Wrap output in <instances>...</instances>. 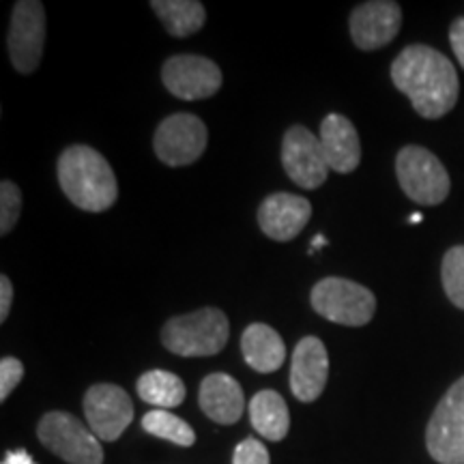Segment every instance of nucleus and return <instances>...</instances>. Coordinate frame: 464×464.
<instances>
[{
	"label": "nucleus",
	"instance_id": "obj_1",
	"mask_svg": "<svg viewBox=\"0 0 464 464\" xmlns=\"http://www.w3.org/2000/svg\"><path fill=\"white\" fill-rule=\"evenodd\" d=\"M392 80L423 119H440L451 112L460 92L456 67L450 58L423 44L400 52L392 65Z\"/></svg>",
	"mask_w": 464,
	"mask_h": 464
},
{
	"label": "nucleus",
	"instance_id": "obj_2",
	"mask_svg": "<svg viewBox=\"0 0 464 464\" xmlns=\"http://www.w3.org/2000/svg\"><path fill=\"white\" fill-rule=\"evenodd\" d=\"M58 183L75 207L102 213L119 198V183L102 153L86 144H73L58 158Z\"/></svg>",
	"mask_w": 464,
	"mask_h": 464
},
{
	"label": "nucleus",
	"instance_id": "obj_3",
	"mask_svg": "<svg viewBox=\"0 0 464 464\" xmlns=\"http://www.w3.org/2000/svg\"><path fill=\"white\" fill-rule=\"evenodd\" d=\"M230 335L228 318L218 307H202L191 314L174 316L161 329V344L174 355L211 357L226 346Z\"/></svg>",
	"mask_w": 464,
	"mask_h": 464
},
{
	"label": "nucleus",
	"instance_id": "obj_4",
	"mask_svg": "<svg viewBox=\"0 0 464 464\" xmlns=\"http://www.w3.org/2000/svg\"><path fill=\"white\" fill-rule=\"evenodd\" d=\"M312 307L327 321L363 327L372 321L376 297L372 290L344 277H324L312 288Z\"/></svg>",
	"mask_w": 464,
	"mask_h": 464
},
{
	"label": "nucleus",
	"instance_id": "obj_5",
	"mask_svg": "<svg viewBox=\"0 0 464 464\" xmlns=\"http://www.w3.org/2000/svg\"><path fill=\"white\" fill-rule=\"evenodd\" d=\"M400 188L423 207L440 205L450 196V174L437 155L423 147H404L396 158Z\"/></svg>",
	"mask_w": 464,
	"mask_h": 464
},
{
	"label": "nucleus",
	"instance_id": "obj_6",
	"mask_svg": "<svg viewBox=\"0 0 464 464\" xmlns=\"http://www.w3.org/2000/svg\"><path fill=\"white\" fill-rule=\"evenodd\" d=\"M37 434L44 448L67 464H103L100 439L78 417L52 411L42 417Z\"/></svg>",
	"mask_w": 464,
	"mask_h": 464
},
{
	"label": "nucleus",
	"instance_id": "obj_7",
	"mask_svg": "<svg viewBox=\"0 0 464 464\" xmlns=\"http://www.w3.org/2000/svg\"><path fill=\"white\" fill-rule=\"evenodd\" d=\"M426 445L439 464H464V376L450 387L434 409Z\"/></svg>",
	"mask_w": 464,
	"mask_h": 464
},
{
	"label": "nucleus",
	"instance_id": "obj_8",
	"mask_svg": "<svg viewBox=\"0 0 464 464\" xmlns=\"http://www.w3.org/2000/svg\"><path fill=\"white\" fill-rule=\"evenodd\" d=\"M207 125L194 114H172L161 121L153 138V149L166 166L194 164L207 149Z\"/></svg>",
	"mask_w": 464,
	"mask_h": 464
},
{
	"label": "nucleus",
	"instance_id": "obj_9",
	"mask_svg": "<svg viewBox=\"0 0 464 464\" xmlns=\"http://www.w3.org/2000/svg\"><path fill=\"white\" fill-rule=\"evenodd\" d=\"M45 9L37 0L15 3L7 34L11 65L20 73H33L44 54Z\"/></svg>",
	"mask_w": 464,
	"mask_h": 464
},
{
	"label": "nucleus",
	"instance_id": "obj_10",
	"mask_svg": "<svg viewBox=\"0 0 464 464\" xmlns=\"http://www.w3.org/2000/svg\"><path fill=\"white\" fill-rule=\"evenodd\" d=\"M164 86L183 102L208 100L222 89V69L211 58L196 54H179L168 58L161 69Z\"/></svg>",
	"mask_w": 464,
	"mask_h": 464
},
{
	"label": "nucleus",
	"instance_id": "obj_11",
	"mask_svg": "<svg viewBox=\"0 0 464 464\" xmlns=\"http://www.w3.org/2000/svg\"><path fill=\"white\" fill-rule=\"evenodd\" d=\"M282 164L290 181L304 189H318L327 181L329 166L324 161L321 140L304 125L290 127L284 133Z\"/></svg>",
	"mask_w": 464,
	"mask_h": 464
},
{
	"label": "nucleus",
	"instance_id": "obj_12",
	"mask_svg": "<svg viewBox=\"0 0 464 464\" xmlns=\"http://www.w3.org/2000/svg\"><path fill=\"white\" fill-rule=\"evenodd\" d=\"M84 415L89 428L100 440H119L133 421V404L123 387L100 382L84 396Z\"/></svg>",
	"mask_w": 464,
	"mask_h": 464
},
{
	"label": "nucleus",
	"instance_id": "obj_13",
	"mask_svg": "<svg viewBox=\"0 0 464 464\" xmlns=\"http://www.w3.org/2000/svg\"><path fill=\"white\" fill-rule=\"evenodd\" d=\"M402 9L393 0H370L351 14V37L359 50H379L396 39Z\"/></svg>",
	"mask_w": 464,
	"mask_h": 464
},
{
	"label": "nucleus",
	"instance_id": "obj_14",
	"mask_svg": "<svg viewBox=\"0 0 464 464\" xmlns=\"http://www.w3.org/2000/svg\"><path fill=\"white\" fill-rule=\"evenodd\" d=\"M327 379V348L314 335H307L295 346L293 363H290V390L301 402H314L324 392Z\"/></svg>",
	"mask_w": 464,
	"mask_h": 464
},
{
	"label": "nucleus",
	"instance_id": "obj_15",
	"mask_svg": "<svg viewBox=\"0 0 464 464\" xmlns=\"http://www.w3.org/2000/svg\"><path fill=\"white\" fill-rule=\"evenodd\" d=\"M312 218V205L295 194H271L258 208L260 230L274 241H290L305 228Z\"/></svg>",
	"mask_w": 464,
	"mask_h": 464
},
{
	"label": "nucleus",
	"instance_id": "obj_16",
	"mask_svg": "<svg viewBox=\"0 0 464 464\" xmlns=\"http://www.w3.org/2000/svg\"><path fill=\"white\" fill-rule=\"evenodd\" d=\"M318 140H321V149L329 170L340 174L357 170L359 161H362V142H359L355 125L346 116L335 112L324 116Z\"/></svg>",
	"mask_w": 464,
	"mask_h": 464
},
{
	"label": "nucleus",
	"instance_id": "obj_17",
	"mask_svg": "<svg viewBox=\"0 0 464 464\" xmlns=\"http://www.w3.org/2000/svg\"><path fill=\"white\" fill-rule=\"evenodd\" d=\"M200 409L208 420L230 426L241 420L246 411V396L241 385L232 376L216 372L208 374L200 385Z\"/></svg>",
	"mask_w": 464,
	"mask_h": 464
},
{
	"label": "nucleus",
	"instance_id": "obj_18",
	"mask_svg": "<svg viewBox=\"0 0 464 464\" xmlns=\"http://www.w3.org/2000/svg\"><path fill=\"white\" fill-rule=\"evenodd\" d=\"M243 359L260 374H271L282 368L286 359V346L280 334L265 323H254L243 332L241 338Z\"/></svg>",
	"mask_w": 464,
	"mask_h": 464
},
{
	"label": "nucleus",
	"instance_id": "obj_19",
	"mask_svg": "<svg viewBox=\"0 0 464 464\" xmlns=\"http://www.w3.org/2000/svg\"><path fill=\"white\" fill-rule=\"evenodd\" d=\"M249 420L254 430L266 440H282L290 430V413L284 398L274 390H263L249 400Z\"/></svg>",
	"mask_w": 464,
	"mask_h": 464
},
{
	"label": "nucleus",
	"instance_id": "obj_20",
	"mask_svg": "<svg viewBox=\"0 0 464 464\" xmlns=\"http://www.w3.org/2000/svg\"><path fill=\"white\" fill-rule=\"evenodd\" d=\"M150 9L158 14L172 37H189L198 33L207 20L205 7L196 0H153Z\"/></svg>",
	"mask_w": 464,
	"mask_h": 464
},
{
	"label": "nucleus",
	"instance_id": "obj_21",
	"mask_svg": "<svg viewBox=\"0 0 464 464\" xmlns=\"http://www.w3.org/2000/svg\"><path fill=\"white\" fill-rule=\"evenodd\" d=\"M185 382L166 370H150L138 379V396L160 409H174L185 400Z\"/></svg>",
	"mask_w": 464,
	"mask_h": 464
},
{
	"label": "nucleus",
	"instance_id": "obj_22",
	"mask_svg": "<svg viewBox=\"0 0 464 464\" xmlns=\"http://www.w3.org/2000/svg\"><path fill=\"white\" fill-rule=\"evenodd\" d=\"M142 428L144 432L153 434V437L170 440L174 445H181V448H191L196 440V434L191 430V426L181 417L168 413L164 409H155L142 417Z\"/></svg>",
	"mask_w": 464,
	"mask_h": 464
},
{
	"label": "nucleus",
	"instance_id": "obj_23",
	"mask_svg": "<svg viewBox=\"0 0 464 464\" xmlns=\"http://www.w3.org/2000/svg\"><path fill=\"white\" fill-rule=\"evenodd\" d=\"M443 288L451 304L464 310V246L451 247L440 266Z\"/></svg>",
	"mask_w": 464,
	"mask_h": 464
},
{
	"label": "nucleus",
	"instance_id": "obj_24",
	"mask_svg": "<svg viewBox=\"0 0 464 464\" xmlns=\"http://www.w3.org/2000/svg\"><path fill=\"white\" fill-rule=\"evenodd\" d=\"M22 191L14 181L0 183V235H9L20 219Z\"/></svg>",
	"mask_w": 464,
	"mask_h": 464
},
{
	"label": "nucleus",
	"instance_id": "obj_25",
	"mask_svg": "<svg viewBox=\"0 0 464 464\" xmlns=\"http://www.w3.org/2000/svg\"><path fill=\"white\" fill-rule=\"evenodd\" d=\"M24 379V363L15 357H5L0 362V400H7L20 381Z\"/></svg>",
	"mask_w": 464,
	"mask_h": 464
},
{
	"label": "nucleus",
	"instance_id": "obj_26",
	"mask_svg": "<svg viewBox=\"0 0 464 464\" xmlns=\"http://www.w3.org/2000/svg\"><path fill=\"white\" fill-rule=\"evenodd\" d=\"M232 464H271V458L258 439H246L237 445Z\"/></svg>",
	"mask_w": 464,
	"mask_h": 464
},
{
	"label": "nucleus",
	"instance_id": "obj_27",
	"mask_svg": "<svg viewBox=\"0 0 464 464\" xmlns=\"http://www.w3.org/2000/svg\"><path fill=\"white\" fill-rule=\"evenodd\" d=\"M450 44L451 50L460 63V67L464 69V17H456L454 24L450 28Z\"/></svg>",
	"mask_w": 464,
	"mask_h": 464
},
{
	"label": "nucleus",
	"instance_id": "obj_28",
	"mask_svg": "<svg viewBox=\"0 0 464 464\" xmlns=\"http://www.w3.org/2000/svg\"><path fill=\"white\" fill-rule=\"evenodd\" d=\"M11 304H14V284L7 276H0V323L9 318Z\"/></svg>",
	"mask_w": 464,
	"mask_h": 464
},
{
	"label": "nucleus",
	"instance_id": "obj_29",
	"mask_svg": "<svg viewBox=\"0 0 464 464\" xmlns=\"http://www.w3.org/2000/svg\"><path fill=\"white\" fill-rule=\"evenodd\" d=\"M321 246H324V239H323V237H316V239L312 241V249H314V247H321Z\"/></svg>",
	"mask_w": 464,
	"mask_h": 464
},
{
	"label": "nucleus",
	"instance_id": "obj_30",
	"mask_svg": "<svg viewBox=\"0 0 464 464\" xmlns=\"http://www.w3.org/2000/svg\"><path fill=\"white\" fill-rule=\"evenodd\" d=\"M411 222H413V224L421 222V216H420V213H413V218H411Z\"/></svg>",
	"mask_w": 464,
	"mask_h": 464
}]
</instances>
